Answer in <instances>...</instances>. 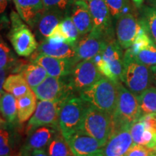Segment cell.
Here are the masks:
<instances>
[{
  "mask_svg": "<svg viewBox=\"0 0 156 156\" xmlns=\"http://www.w3.org/2000/svg\"><path fill=\"white\" fill-rule=\"evenodd\" d=\"M21 75L25 77L31 89L40 85L48 75L44 67L36 63L25 66L22 69Z\"/></svg>",
  "mask_w": 156,
  "mask_h": 156,
  "instance_id": "obj_25",
  "label": "cell"
},
{
  "mask_svg": "<svg viewBox=\"0 0 156 156\" xmlns=\"http://www.w3.org/2000/svg\"><path fill=\"white\" fill-rule=\"evenodd\" d=\"M87 103L80 97L73 95L62 103L58 126L61 134L66 140L81 129L88 106Z\"/></svg>",
  "mask_w": 156,
  "mask_h": 156,
  "instance_id": "obj_2",
  "label": "cell"
},
{
  "mask_svg": "<svg viewBox=\"0 0 156 156\" xmlns=\"http://www.w3.org/2000/svg\"><path fill=\"white\" fill-rule=\"evenodd\" d=\"M22 156H49L46 150H36L32 151H22Z\"/></svg>",
  "mask_w": 156,
  "mask_h": 156,
  "instance_id": "obj_38",
  "label": "cell"
},
{
  "mask_svg": "<svg viewBox=\"0 0 156 156\" xmlns=\"http://www.w3.org/2000/svg\"><path fill=\"white\" fill-rule=\"evenodd\" d=\"M56 126H43L29 133V136L23 146L22 151L46 150L48 145L57 134Z\"/></svg>",
  "mask_w": 156,
  "mask_h": 156,
  "instance_id": "obj_19",
  "label": "cell"
},
{
  "mask_svg": "<svg viewBox=\"0 0 156 156\" xmlns=\"http://www.w3.org/2000/svg\"><path fill=\"white\" fill-rule=\"evenodd\" d=\"M142 26L132 13L126 12L117 19V41L123 49H128L133 45L142 30Z\"/></svg>",
  "mask_w": 156,
  "mask_h": 156,
  "instance_id": "obj_12",
  "label": "cell"
},
{
  "mask_svg": "<svg viewBox=\"0 0 156 156\" xmlns=\"http://www.w3.org/2000/svg\"><path fill=\"white\" fill-rule=\"evenodd\" d=\"M154 151H155L153 149L146 146L133 145L126 153V156H150Z\"/></svg>",
  "mask_w": 156,
  "mask_h": 156,
  "instance_id": "obj_36",
  "label": "cell"
},
{
  "mask_svg": "<svg viewBox=\"0 0 156 156\" xmlns=\"http://www.w3.org/2000/svg\"><path fill=\"white\" fill-rule=\"evenodd\" d=\"M139 22L156 45V9L151 6H142Z\"/></svg>",
  "mask_w": 156,
  "mask_h": 156,
  "instance_id": "obj_27",
  "label": "cell"
},
{
  "mask_svg": "<svg viewBox=\"0 0 156 156\" xmlns=\"http://www.w3.org/2000/svg\"><path fill=\"white\" fill-rule=\"evenodd\" d=\"M145 130L146 127L145 124L142 122L141 118L138 119L135 122L132 124L129 128V131L132 140H133V145H142Z\"/></svg>",
  "mask_w": 156,
  "mask_h": 156,
  "instance_id": "obj_31",
  "label": "cell"
},
{
  "mask_svg": "<svg viewBox=\"0 0 156 156\" xmlns=\"http://www.w3.org/2000/svg\"><path fill=\"white\" fill-rule=\"evenodd\" d=\"M14 2L20 17L31 27L46 9L43 0H14Z\"/></svg>",
  "mask_w": 156,
  "mask_h": 156,
  "instance_id": "obj_21",
  "label": "cell"
},
{
  "mask_svg": "<svg viewBox=\"0 0 156 156\" xmlns=\"http://www.w3.org/2000/svg\"><path fill=\"white\" fill-rule=\"evenodd\" d=\"M122 49L117 41L112 39L103 51L93 58L103 77L116 83H122L124 55Z\"/></svg>",
  "mask_w": 156,
  "mask_h": 156,
  "instance_id": "obj_3",
  "label": "cell"
},
{
  "mask_svg": "<svg viewBox=\"0 0 156 156\" xmlns=\"http://www.w3.org/2000/svg\"><path fill=\"white\" fill-rule=\"evenodd\" d=\"M59 27L65 37L66 41L69 44L76 46L78 42V38L80 35L72 17L67 15L59 23Z\"/></svg>",
  "mask_w": 156,
  "mask_h": 156,
  "instance_id": "obj_30",
  "label": "cell"
},
{
  "mask_svg": "<svg viewBox=\"0 0 156 156\" xmlns=\"http://www.w3.org/2000/svg\"><path fill=\"white\" fill-rule=\"evenodd\" d=\"M14 61L12 54L7 45L1 41L0 45V69L6 70Z\"/></svg>",
  "mask_w": 156,
  "mask_h": 156,
  "instance_id": "obj_34",
  "label": "cell"
},
{
  "mask_svg": "<svg viewBox=\"0 0 156 156\" xmlns=\"http://www.w3.org/2000/svg\"><path fill=\"white\" fill-rule=\"evenodd\" d=\"M130 127L115 129L103 146L101 156H126L133 145Z\"/></svg>",
  "mask_w": 156,
  "mask_h": 156,
  "instance_id": "obj_15",
  "label": "cell"
},
{
  "mask_svg": "<svg viewBox=\"0 0 156 156\" xmlns=\"http://www.w3.org/2000/svg\"><path fill=\"white\" fill-rule=\"evenodd\" d=\"M0 107L4 118L9 123L14 122L17 117L16 98L9 93L2 92Z\"/></svg>",
  "mask_w": 156,
  "mask_h": 156,
  "instance_id": "obj_26",
  "label": "cell"
},
{
  "mask_svg": "<svg viewBox=\"0 0 156 156\" xmlns=\"http://www.w3.org/2000/svg\"><path fill=\"white\" fill-rule=\"evenodd\" d=\"M126 50L139 63L148 67L156 65V45L153 40L140 48H129Z\"/></svg>",
  "mask_w": 156,
  "mask_h": 156,
  "instance_id": "obj_23",
  "label": "cell"
},
{
  "mask_svg": "<svg viewBox=\"0 0 156 156\" xmlns=\"http://www.w3.org/2000/svg\"><path fill=\"white\" fill-rule=\"evenodd\" d=\"M132 1L133 2L134 5H135L136 7H138V8H141L142 6H143L142 5H143V2L145 0H132Z\"/></svg>",
  "mask_w": 156,
  "mask_h": 156,
  "instance_id": "obj_40",
  "label": "cell"
},
{
  "mask_svg": "<svg viewBox=\"0 0 156 156\" xmlns=\"http://www.w3.org/2000/svg\"><path fill=\"white\" fill-rule=\"evenodd\" d=\"M12 28L9 39L15 52L20 56H28L35 51L38 45L35 36L26 25L21 22L20 15L12 14Z\"/></svg>",
  "mask_w": 156,
  "mask_h": 156,
  "instance_id": "obj_7",
  "label": "cell"
},
{
  "mask_svg": "<svg viewBox=\"0 0 156 156\" xmlns=\"http://www.w3.org/2000/svg\"><path fill=\"white\" fill-rule=\"evenodd\" d=\"M37 97L33 90L17 98V118L20 123H24L32 117L37 107Z\"/></svg>",
  "mask_w": 156,
  "mask_h": 156,
  "instance_id": "obj_22",
  "label": "cell"
},
{
  "mask_svg": "<svg viewBox=\"0 0 156 156\" xmlns=\"http://www.w3.org/2000/svg\"><path fill=\"white\" fill-rule=\"evenodd\" d=\"M153 150L155 151H156V141H155V146H154V147H153Z\"/></svg>",
  "mask_w": 156,
  "mask_h": 156,
  "instance_id": "obj_44",
  "label": "cell"
},
{
  "mask_svg": "<svg viewBox=\"0 0 156 156\" xmlns=\"http://www.w3.org/2000/svg\"><path fill=\"white\" fill-rule=\"evenodd\" d=\"M80 130L105 145L114 131L113 116L88 105Z\"/></svg>",
  "mask_w": 156,
  "mask_h": 156,
  "instance_id": "obj_6",
  "label": "cell"
},
{
  "mask_svg": "<svg viewBox=\"0 0 156 156\" xmlns=\"http://www.w3.org/2000/svg\"><path fill=\"white\" fill-rule=\"evenodd\" d=\"M108 41L103 34L94 30L85 35L76 44V64L81 61L93 59L103 51Z\"/></svg>",
  "mask_w": 156,
  "mask_h": 156,
  "instance_id": "obj_11",
  "label": "cell"
},
{
  "mask_svg": "<svg viewBox=\"0 0 156 156\" xmlns=\"http://www.w3.org/2000/svg\"><path fill=\"white\" fill-rule=\"evenodd\" d=\"M147 3L149 6L156 9V0H147Z\"/></svg>",
  "mask_w": 156,
  "mask_h": 156,
  "instance_id": "obj_42",
  "label": "cell"
},
{
  "mask_svg": "<svg viewBox=\"0 0 156 156\" xmlns=\"http://www.w3.org/2000/svg\"><path fill=\"white\" fill-rule=\"evenodd\" d=\"M151 68V80L152 83L156 86V65L153 66V67H150Z\"/></svg>",
  "mask_w": 156,
  "mask_h": 156,
  "instance_id": "obj_39",
  "label": "cell"
},
{
  "mask_svg": "<svg viewBox=\"0 0 156 156\" xmlns=\"http://www.w3.org/2000/svg\"><path fill=\"white\" fill-rule=\"evenodd\" d=\"M118 83L103 77L91 87L80 92V97L88 104L113 116L118 98Z\"/></svg>",
  "mask_w": 156,
  "mask_h": 156,
  "instance_id": "obj_1",
  "label": "cell"
},
{
  "mask_svg": "<svg viewBox=\"0 0 156 156\" xmlns=\"http://www.w3.org/2000/svg\"><path fill=\"white\" fill-rule=\"evenodd\" d=\"M69 76L70 85L78 92L91 87L103 77L93 59L80 62L74 67Z\"/></svg>",
  "mask_w": 156,
  "mask_h": 156,
  "instance_id": "obj_10",
  "label": "cell"
},
{
  "mask_svg": "<svg viewBox=\"0 0 156 156\" xmlns=\"http://www.w3.org/2000/svg\"><path fill=\"white\" fill-rule=\"evenodd\" d=\"M150 156H156V151H154Z\"/></svg>",
  "mask_w": 156,
  "mask_h": 156,
  "instance_id": "obj_43",
  "label": "cell"
},
{
  "mask_svg": "<svg viewBox=\"0 0 156 156\" xmlns=\"http://www.w3.org/2000/svg\"><path fill=\"white\" fill-rule=\"evenodd\" d=\"M67 142L75 156H101L105 145L82 130L70 136Z\"/></svg>",
  "mask_w": 156,
  "mask_h": 156,
  "instance_id": "obj_14",
  "label": "cell"
},
{
  "mask_svg": "<svg viewBox=\"0 0 156 156\" xmlns=\"http://www.w3.org/2000/svg\"><path fill=\"white\" fill-rule=\"evenodd\" d=\"M9 134L8 132L1 129L0 132V156H9Z\"/></svg>",
  "mask_w": 156,
  "mask_h": 156,
  "instance_id": "obj_35",
  "label": "cell"
},
{
  "mask_svg": "<svg viewBox=\"0 0 156 156\" xmlns=\"http://www.w3.org/2000/svg\"><path fill=\"white\" fill-rule=\"evenodd\" d=\"M122 83L136 96L151 87L152 84L151 68L134 60L128 50L124 55Z\"/></svg>",
  "mask_w": 156,
  "mask_h": 156,
  "instance_id": "obj_5",
  "label": "cell"
},
{
  "mask_svg": "<svg viewBox=\"0 0 156 156\" xmlns=\"http://www.w3.org/2000/svg\"><path fill=\"white\" fill-rule=\"evenodd\" d=\"M76 0H43L46 9H55L68 14V10L72 8Z\"/></svg>",
  "mask_w": 156,
  "mask_h": 156,
  "instance_id": "obj_33",
  "label": "cell"
},
{
  "mask_svg": "<svg viewBox=\"0 0 156 156\" xmlns=\"http://www.w3.org/2000/svg\"><path fill=\"white\" fill-rule=\"evenodd\" d=\"M8 1H10V0H8Z\"/></svg>",
  "mask_w": 156,
  "mask_h": 156,
  "instance_id": "obj_45",
  "label": "cell"
},
{
  "mask_svg": "<svg viewBox=\"0 0 156 156\" xmlns=\"http://www.w3.org/2000/svg\"><path fill=\"white\" fill-rule=\"evenodd\" d=\"M136 97L142 115L156 114V87H148Z\"/></svg>",
  "mask_w": 156,
  "mask_h": 156,
  "instance_id": "obj_28",
  "label": "cell"
},
{
  "mask_svg": "<svg viewBox=\"0 0 156 156\" xmlns=\"http://www.w3.org/2000/svg\"><path fill=\"white\" fill-rule=\"evenodd\" d=\"M38 51L39 54L59 58H67L75 60V62L77 56L75 45L69 44L67 41H58L49 38L41 41L38 46Z\"/></svg>",
  "mask_w": 156,
  "mask_h": 156,
  "instance_id": "obj_17",
  "label": "cell"
},
{
  "mask_svg": "<svg viewBox=\"0 0 156 156\" xmlns=\"http://www.w3.org/2000/svg\"><path fill=\"white\" fill-rule=\"evenodd\" d=\"M64 77H48L40 85L32 89L39 101H64L72 96L74 90Z\"/></svg>",
  "mask_w": 156,
  "mask_h": 156,
  "instance_id": "obj_8",
  "label": "cell"
},
{
  "mask_svg": "<svg viewBox=\"0 0 156 156\" xmlns=\"http://www.w3.org/2000/svg\"><path fill=\"white\" fill-rule=\"evenodd\" d=\"M64 101H40L36 112L29 119L26 131L30 133L43 126H56L58 124L59 113Z\"/></svg>",
  "mask_w": 156,
  "mask_h": 156,
  "instance_id": "obj_9",
  "label": "cell"
},
{
  "mask_svg": "<svg viewBox=\"0 0 156 156\" xmlns=\"http://www.w3.org/2000/svg\"><path fill=\"white\" fill-rule=\"evenodd\" d=\"M108 6L112 16L118 19L121 15L127 12H126L127 7V0H104Z\"/></svg>",
  "mask_w": 156,
  "mask_h": 156,
  "instance_id": "obj_32",
  "label": "cell"
},
{
  "mask_svg": "<svg viewBox=\"0 0 156 156\" xmlns=\"http://www.w3.org/2000/svg\"><path fill=\"white\" fill-rule=\"evenodd\" d=\"M0 2H1V3H0V5H1L0 6L1 7V12H3L5 11L6 7H7V4L8 0H0Z\"/></svg>",
  "mask_w": 156,
  "mask_h": 156,
  "instance_id": "obj_41",
  "label": "cell"
},
{
  "mask_svg": "<svg viewBox=\"0 0 156 156\" xmlns=\"http://www.w3.org/2000/svg\"><path fill=\"white\" fill-rule=\"evenodd\" d=\"M3 88L7 93L12 94L16 98L23 96L32 90L21 74L9 75L5 80Z\"/></svg>",
  "mask_w": 156,
  "mask_h": 156,
  "instance_id": "obj_24",
  "label": "cell"
},
{
  "mask_svg": "<svg viewBox=\"0 0 156 156\" xmlns=\"http://www.w3.org/2000/svg\"><path fill=\"white\" fill-rule=\"evenodd\" d=\"M92 15L93 30L103 34L108 41L114 39L112 14L104 0H87Z\"/></svg>",
  "mask_w": 156,
  "mask_h": 156,
  "instance_id": "obj_13",
  "label": "cell"
},
{
  "mask_svg": "<svg viewBox=\"0 0 156 156\" xmlns=\"http://www.w3.org/2000/svg\"><path fill=\"white\" fill-rule=\"evenodd\" d=\"M145 124V127L156 132V114L142 115L140 117Z\"/></svg>",
  "mask_w": 156,
  "mask_h": 156,
  "instance_id": "obj_37",
  "label": "cell"
},
{
  "mask_svg": "<svg viewBox=\"0 0 156 156\" xmlns=\"http://www.w3.org/2000/svg\"><path fill=\"white\" fill-rule=\"evenodd\" d=\"M71 9V17L80 35L84 36L90 33L93 28V22L87 0H76Z\"/></svg>",
  "mask_w": 156,
  "mask_h": 156,
  "instance_id": "obj_20",
  "label": "cell"
},
{
  "mask_svg": "<svg viewBox=\"0 0 156 156\" xmlns=\"http://www.w3.org/2000/svg\"><path fill=\"white\" fill-rule=\"evenodd\" d=\"M34 63L44 67L48 75L55 77H67L76 65L75 60L56 58L44 54H39L35 58Z\"/></svg>",
  "mask_w": 156,
  "mask_h": 156,
  "instance_id": "obj_18",
  "label": "cell"
},
{
  "mask_svg": "<svg viewBox=\"0 0 156 156\" xmlns=\"http://www.w3.org/2000/svg\"><path fill=\"white\" fill-rule=\"evenodd\" d=\"M49 156H75L62 134H57L51 141L47 147Z\"/></svg>",
  "mask_w": 156,
  "mask_h": 156,
  "instance_id": "obj_29",
  "label": "cell"
},
{
  "mask_svg": "<svg viewBox=\"0 0 156 156\" xmlns=\"http://www.w3.org/2000/svg\"><path fill=\"white\" fill-rule=\"evenodd\" d=\"M142 115L136 95L124 86L122 83H119L116 107L113 115L114 130L123 127H130Z\"/></svg>",
  "mask_w": 156,
  "mask_h": 156,
  "instance_id": "obj_4",
  "label": "cell"
},
{
  "mask_svg": "<svg viewBox=\"0 0 156 156\" xmlns=\"http://www.w3.org/2000/svg\"><path fill=\"white\" fill-rule=\"evenodd\" d=\"M67 15L58 9H45L33 25V28L35 29L36 36L41 39V41L48 38Z\"/></svg>",
  "mask_w": 156,
  "mask_h": 156,
  "instance_id": "obj_16",
  "label": "cell"
}]
</instances>
